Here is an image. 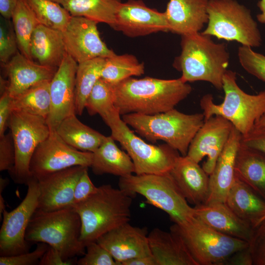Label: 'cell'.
<instances>
[{
    "label": "cell",
    "mask_w": 265,
    "mask_h": 265,
    "mask_svg": "<svg viewBox=\"0 0 265 265\" xmlns=\"http://www.w3.org/2000/svg\"><path fill=\"white\" fill-rule=\"evenodd\" d=\"M78 66V63L67 53L50 81L51 107L46 120L52 130H55L65 118L76 114L75 87Z\"/></svg>",
    "instance_id": "obj_16"
},
{
    "label": "cell",
    "mask_w": 265,
    "mask_h": 265,
    "mask_svg": "<svg viewBox=\"0 0 265 265\" xmlns=\"http://www.w3.org/2000/svg\"><path fill=\"white\" fill-rule=\"evenodd\" d=\"M181 37V53L173 64L182 72L181 79L185 82L207 81L221 90L230 58L225 44L216 43L210 36L200 32Z\"/></svg>",
    "instance_id": "obj_2"
},
{
    "label": "cell",
    "mask_w": 265,
    "mask_h": 265,
    "mask_svg": "<svg viewBox=\"0 0 265 265\" xmlns=\"http://www.w3.org/2000/svg\"><path fill=\"white\" fill-rule=\"evenodd\" d=\"M225 203L253 229L265 217V201L236 176Z\"/></svg>",
    "instance_id": "obj_27"
},
{
    "label": "cell",
    "mask_w": 265,
    "mask_h": 265,
    "mask_svg": "<svg viewBox=\"0 0 265 265\" xmlns=\"http://www.w3.org/2000/svg\"><path fill=\"white\" fill-rule=\"evenodd\" d=\"M48 244L39 242L36 248L32 252L27 251L13 256H0V265H38L41 258L48 249Z\"/></svg>",
    "instance_id": "obj_42"
},
{
    "label": "cell",
    "mask_w": 265,
    "mask_h": 265,
    "mask_svg": "<svg viewBox=\"0 0 265 265\" xmlns=\"http://www.w3.org/2000/svg\"><path fill=\"white\" fill-rule=\"evenodd\" d=\"M106 58L97 57L78 63L76 76L75 113L81 115L87 99L101 78Z\"/></svg>",
    "instance_id": "obj_32"
},
{
    "label": "cell",
    "mask_w": 265,
    "mask_h": 265,
    "mask_svg": "<svg viewBox=\"0 0 265 265\" xmlns=\"http://www.w3.org/2000/svg\"><path fill=\"white\" fill-rule=\"evenodd\" d=\"M12 97L8 90L0 94V137L5 134L8 127V121L12 112Z\"/></svg>",
    "instance_id": "obj_45"
},
{
    "label": "cell",
    "mask_w": 265,
    "mask_h": 265,
    "mask_svg": "<svg viewBox=\"0 0 265 265\" xmlns=\"http://www.w3.org/2000/svg\"><path fill=\"white\" fill-rule=\"evenodd\" d=\"M186 201L195 206L208 199L209 175L199 163L186 156H180L169 172Z\"/></svg>",
    "instance_id": "obj_20"
},
{
    "label": "cell",
    "mask_w": 265,
    "mask_h": 265,
    "mask_svg": "<svg viewBox=\"0 0 265 265\" xmlns=\"http://www.w3.org/2000/svg\"><path fill=\"white\" fill-rule=\"evenodd\" d=\"M241 143L265 154V130L253 129L246 135H242Z\"/></svg>",
    "instance_id": "obj_46"
},
{
    "label": "cell",
    "mask_w": 265,
    "mask_h": 265,
    "mask_svg": "<svg viewBox=\"0 0 265 265\" xmlns=\"http://www.w3.org/2000/svg\"><path fill=\"white\" fill-rule=\"evenodd\" d=\"M232 124L218 115L205 120L191 141L187 156L197 163L206 156L202 168L210 175L230 137Z\"/></svg>",
    "instance_id": "obj_15"
},
{
    "label": "cell",
    "mask_w": 265,
    "mask_h": 265,
    "mask_svg": "<svg viewBox=\"0 0 265 265\" xmlns=\"http://www.w3.org/2000/svg\"><path fill=\"white\" fill-rule=\"evenodd\" d=\"M249 244L253 265H265V217L254 228Z\"/></svg>",
    "instance_id": "obj_41"
},
{
    "label": "cell",
    "mask_w": 265,
    "mask_h": 265,
    "mask_svg": "<svg viewBox=\"0 0 265 265\" xmlns=\"http://www.w3.org/2000/svg\"><path fill=\"white\" fill-rule=\"evenodd\" d=\"M241 137V133L233 127L228 141L209 175L210 192L206 203H225L235 179L236 158Z\"/></svg>",
    "instance_id": "obj_22"
},
{
    "label": "cell",
    "mask_w": 265,
    "mask_h": 265,
    "mask_svg": "<svg viewBox=\"0 0 265 265\" xmlns=\"http://www.w3.org/2000/svg\"><path fill=\"white\" fill-rule=\"evenodd\" d=\"M209 0H169L164 12L169 31L182 35L199 32L209 19Z\"/></svg>",
    "instance_id": "obj_23"
},
{
    "label": "cell",
    "mask_w": 265,
    "mask_h": 265,
    "mask_svg": "<svg viewBox=\"0 0 265 265\" xmlns=\"http://www.w3.org/2000/svg\"><path fill=\"white\" fill-rule=\"evenodd\" d=\"M119 188L130 195L145 197L149 204L161 210L175 224L182 225L194 215L169 172L163 174H131L120 177Z\"/></svg>",
    "instance_id": "obj_7"
},
{
    "label": "cell",
    "mask_w": 265,
    "mask_h": 265,
    "mask_svg": "<svg viewBox=\"0 0 265 265\" xmlns=\"http://www.w3.org/2000/svg\"><path fill=\"white\" fill-rule=\"evenodd\" d=\"M5 210V201L2 197V195H1V193H0V219L1 218V214H2V213Z\"/></svg>",
    "instance_id": "obj_54"
},
{
    "label": "cell",
    "mask_w": 265,
    "mask_h": 265,
    "mask_svg": "<svg viewBox=\"0 0 265 265\" xmlns=\"http://www.w3.org/2000/svg\"><path fill=\"white\" fill-rule=\"evenodd\" d=\"M52 0L57 2V1H59V0Z\"/></svg>",
    "instance_id": "obj_55"
},
{
    "label": "cell",
    "mask_w": 265,
    "mask_h": 265,
    "mask_svg": "<svg viewBox=\"0 0 265 265\" xmlns=\"http://www.w3.org/2000/svg\"><path fill=\"white\" fill-rule=\"evenodd\" d=\"M81 222L72 207L52 211L36 210L27 227L26 239L55 248L65 261L82 256L85 245L80 241Z\"/></svg>",
    "instance_id": "obj_5"
},
{
    "label": "cell",
    "mask_w": 265,
    "mask_h": 265,
    "mask_svg": "<svg viewBox=\"0 0 265 265\" xmlns=\"http://www.w3.org/2000/svg\"><path fill=\"white\" fill-rule=\"evenodd\" d=\"M122 119L147 140L163 141L183 156L205 121L203 113L187 114L175 108L154 115L127 114Z\"/></svg>",
    "instance_id": "obj_4"
},
{
    "label": "cell",
    "mask_w": 265,
    "mask_h": 265,
    "mask_svg": "<svg viewBox=\"0 0 265 265\" xmlns=\"http://www.w3.org/2000/svg\"><path fill=\"white\" fill-rule=\"evenodd\" d=\"M8 180L7 178H0V193H2L6 186L8 184Z\"/></svg>",
    "instance_id": "obj_53"
},
{
    "label": "cell",
    "mask_w": 265,
    "mask_h": 265,
    "mask_svg": "<svg viewBox=\"0 0 265 265\" xmlns=\"http://www.w3.org/2000/svg\"><path fill=\"white\" fill-rule=\"evenodd\" d=\"M225 94L222 103L216 104L212 95H205L200 101L205 120L218 115L230 121L242 135L250 132L265 115V90L257 94L245 92L237 82L236 72L227 70L222 79Z\"/></svg>",
    "instance_id": "obj_6"
},
{
    "label": "cell",
    "mask_w": 265,
    "mask_h": 265,
    "mask_svg": "<svg viewBox=\"0 0 265 265\" xmlns=\"http://www.w3.org/2000/svg\"><path fill=\"white\" fill-rule=\"evenodd\" d=\"M235 175L265 201V154L240 143Z\"/></svg>",
    "instance_id": "obj_28"
},
{
    "label": "cell",
    "mask_w": 265,
    "mask_h": 265,
    "mask_svg": "<svg viewBox=\"0 0 265 265\" xmlns=\"http://www.w3.org/2000/svg\"><path fill=\"white\" fill-rule=\"evenodd\" d=\"M257 6L261 11L257 15V20L262 24H265V0H259Z\"/></svg>",
    "instance_id": "obj_51"
},
{
    "label": "cell",
    "mask_w": 265,
    "mask_h": 265,
    "mask_svg": "<svg viewBox=\"0 0 265 265\" xmlns=\"http://www.w3.org/2000/svg\"><path fill=\"white\" fill-rule=\"evenodd\" d=\"M148 238L157 265H198L175 232L155 228L148 233Z\"/></svg>",
    "instance_id": "obj_25"
},
{
    "label": "cell",
    "mask_w": 265,
    "mask_h": 265,
    "mask_svg": "<svg viewBox=\"0 0 265 265\" xmlns=\"http://www.w3.org/2000/svg\"><path fill=\"white\" fill-rule=\"evenodd\" d=\"M30 52L33 60L58 68L67 53L62 32L38 25L31 36Z\"/></svg>",
    "instance_id": "obj_26"
},
{
    "label": "cell",
    "mask_w": 265,
    "mask_h": 265,
    "mask_svg": "<svg viewBox=\"0 0 265 265\" xmlns=\"http://www.w3.org/2000/svg\"><path fill=\"white\" fill-rule=\"evenodd\" d=\"M93 153L78 150L66 143L55 130L36 148L29 169L38 180L49 174L75 166H91Z\"/></svg>",
    "instance_id": "obj_12"
},
{
    "label": "cell",
    "mask_w": 265,
    "mask_h": 265,
    "mask_svg": "<svg viewBox=\"0 0 265 265\" xmlns=\"http://www.w3.org/2000/svg\"><path fill=\"white\" fill-rule=\"evenodd\" d=\"M132 197L119 188L103 185L88 199L72 206L81 219L80 241L85 245L129 222Z\"/></svg>",
    "instance_id": "obj_3"
},
{
    "label": "cell",
    "mask_w": 265,
    "mask_h": 265,
    "mask_svg": "<svg viewBox=\"0 0 265 265\" xmlns=\"http://www.w3.org/2000/svg\"><path fill=\"white\" fill-rule=\"evenodd\" d=\"M50 81L40 82L13 98L12 111H22L47 119L51 107Z\"/></svg>",
    "instance_id": "obj_33"
},
{
    "label": "cell",
    "mask_w": 265,
    "mask_h": 265,
    "mask_svg": "<svg viewBox=\"0 0 265 265\" xmlns=\"http://www.w3.org/2000/svg\"><path fill=\"white\" fill-rule=\"evenodd\" d=\"M148 235L146 228L127 222L104 234L96 241L122 265L127 260L152 255Z\"/></svg>",
    "instance_id": "obj_19"
},
{
    "label": "cell",
    "mask_w": 265,
    "mask_h": 265,
    "mask_svg": "<svg viewBox=\"0 0 265 265\" xmlns=\"http://www.w3.org/2000/svg\"><path fill=\"white\" fill-rule=\"evenodd\" d=\"M88 169L84 170L76 185L72 206L85 201L98 190V187L95 186L90 178Z\"/></svg>",
    "instance_id": "obj_44"
},
{
    "label": "cell",
    "mask_w": 265,
    "mask_h": 265,
    "mask_svg": "<svg viewBox=\"0 0 265 265\" xmlns=\"http://www.w3.org/2000/svg\"><path fill=\"white\" fill-rule=\"evenodd\" d=\"M181 78L163 80L131 77L114 86V105L120 115H154L175 108L191 92Z\"/></svg>",
    "instance_id": "obj_1"
},
{
    "label": "cell",
    "mask_w": 265,
    "mask_h": 265,
    "mask_svg": "<svg viewBox=\"0 0 265 265\" xmlns=\"http://www.w3.org/2000/svg\"><path fill=\"white\" fill-rule=\"evenodd\" d=\"M40 24L64 31L72 16L60 4L52 0H25Z\"/></svg>",
    "instance_id": "obj_37"
},
{
    "label": "cell",
    "mask_w": 265,
    "mask_h": 265,
    "mask_svg": "<svg viewBox=\"0 0 265 265\" xmlns=\"http://www.w3.org/2000/svg\"><path fill=\"white\" fill-rule=\"evenodd\" d=\"M121 0H59L72 16L83 17L113 28Z\"/></svg>",
    "instance_id": "obj_31"
},
{
    "label": "cell",
    "mask_w": 265,
    "mask_h": 265,
    "mask_svg": "<svg viewBox=\"0 0 265 265\" xmlns=\"http://www.w3.org/2000/svg\"><path fill=\"white\" fill-rule=\"evenodd\" d=\"M27 186L26 194L19 206L10 212L5 209L2 213L0 256L18 255L29 250L26 234L29 221L38 208L39 189L37 181L34 178Z\"/></svg>",
    "instance_id": "obj_13"
},
{
    "label": "cell",
    "mask_w": 265,
    "mask_h": 265,
    "mask_svg": "<svg viewBox=\"0 0 265 265\" xmlns=\"http://www.w3.org/2000/svg\"><path fill=\"white\" fill-rule=\"evenodd\" d=\"M223 265H253L249 245L234 253L224 262Z\"/></svg>",
    "instance_id": "obj_48"
},
{
    "label": "cell",
    "mask_w": 265,
    "mask_h": 265,
    "mask_svg": "<svg viewBox=\"0 0 265 265\" xmlns=\"http://www.w3.org/2000/svg\"><path fill=\"white\" fill-rule=\"evenodd\" d=\"M17 40L13 25L9 21H2L0 26V60L6 64L17 53Z\"/></svg>",
    "instance_id": "obj_40"
},
{
    "label": "cell",
    "mask_w": 265,
    "mask_h": 265,
    "mask_svg": "<svg viewBox=\"0 0 265 265\" xmlns=\"http://www.w3.org/2000/svg\"><path fill=\"white\" fill-rule=\"evenodd\" d=\"M113 29L130 37L169 31L164 12L147 6L141 0H128L121 3Z\"/></svg>",
    "instance_id": "obj_17"
},
{
    "label": "cell",
    "mask_w": 265,
    "mask_h": 265,
    "mask_svg": "<svg viewBox=\"0 0 265 265\" xmlns=\"http://www.w3.org/2000/svg\"><path fill=\"white\" fill-rule=\"evenodd\" d=\"M238 56L247 72L265 82V55L254 52L250 47L241 45L238 48Z\"/></svg>",
    "instance_id": "obj_38"
},
{
    "label": "cell",
    "mask_w": 265,
    "mask_h": 265,
    "mask_svg": "<svg viewBox=\"0 0 265 265\" xmlns=\"http://www.w3.org/2000/svg\"><path fill=\"white\" fill-rule=\"evenodd\" d=\"M91 167L97 175L109 174L119 177L135 172L133 163L127 152L121 150L111 136L93 153Z\"/></svg>",
    "instance_id": "obj_29"
},
{
    "label": "cell",
    "mask_w": 265,
    "mask_h": 265,
    "mask_svg": "<svg viewBox=\"0 0 265 265\" xmlns=\"http://www.w3.org/2000/svg\"><path fill=\"white\" fill-rule=\"evenodd\" d=\"M253 129L257 130H265V115L261 118L255 124Z\"/></svg>",
    "instance_id": "obj_52"
},
{
    "label": "cell",
    "mask_w": 265,
    "mask_h": 265,
    "mask_svg": "<svg viewBox=\"0 0 265 265\" xmlns=\"http://www.w3.org/2000/svg\"><path fill=\"white\" fill-rule=\"evenodd\" d=\"M15 149L10 131L0 137V171L10 172L15 162Z\"/></svg>",
    "instance_id": "obj_43"
},
{
    "label": "cell",
    "mask_w": 265,
    "mask_h": 265,
    "mask_svg": "<svg viewBox=\"0 0 265 265\" xmlns=\"http://www.w3.org/2000/svg\"><path fill=\"white\" fill-rule=\"evenodd\" d=\"M170 229L181 238L198 265H223L234 253L249 245L217 231L194 215L184 224L174 223Z\"/></svg>",
    "instance_id": "obj_8"
},
{
    "label": "cell",
    "mask_w": 265,
    "mask_h": 265,
    "mask_svg": "<svg viewBox=\"0 0 265 265\" xmlns=\"http://www.w3.org/2000/svg\"><path fill=\"white\" fill-rule=\"evenodd\" d=\"M18 0H0V13L6 20L12 19Z\"/></svg>",
    "instance_id": "obj_49"
},
{
    "label": "cell",
    "mask_w": 265,
    "mask_h": 265,
    "mask_svg": "<svg viewBox=\"0 0 265 265\" xmlns=\"http://www.w3.org/2000/svg\"><path fill=\"white\" fill-rule=\"evenodd\" d=\"M143 63H140L137 58L130 54L117 55L106 58L101 79L112 86L133 76H140L144 74Z\"/></svg>",
    "instance_id": "obj_35"
},
{
    "label": "cell",
    "mask_w": 265,
    "mask_h": 265,
    "mask_svg": "<svg viewBox=\"0 0 265 265\" xmlns=\"http://www.w3.org/2000/svg\"><path fill=\"white\" fill-rule=\"evenodd\" d=\"M73 263V259L69 261L64 260L55 248L49 245L48 249L41 258L38 265H71Z\"/></svg>",
    "instance_id": "obj_47"
},
{
    "label": "cell",
    "mask_w": 265,
    "mask_h": 265,
    "mask_svg": "<svg viewBox=\"0 0 265 265\" xmlns=\"http://www.w3.org/2000/svg\"><path fill=\"white\" fill-rule=\"evenodd\" d=\"M12 20L20 53L32 60L30 52L31 36L40 24L25 0H18Z\"/></svg>",
    "instance_id": "obj_36"
},
{
    "label": "cell",
    "mask_w": 265,
    "mask_h": 265,
    "mask_svg": "<svg viewBox=\"0 0 265 265\" xmlns=\"http://www.w3.org/2000/svg\"><path fill=\"white\" fill-rule=\"evenodd\" d=\"M15 149V162L9 172L17 184H27L33 179L30 162L38 145L50 134L46 118L24 111L12 110L8 121Z\"/></svg>",
    "instance_id": "obj_11"
},
{
    "label": "cell",
    "mask_w": 265,
    "mask_h": 265,
    "mask_svg": "<svg viewBox=\"0 0 265 265\" xmlns=\"http://www.w3.org/2000/svg\"><path fill=\"white\" fill-rule=\"evenodd\" d=\"M207 26L202 34L241 45L259 47L262 37L250 9L236 0H209Z\"/></svg>",
    "instance_id": "obj_9"
},
{
    "label": "cell",
    "mask_w": 265,
    "mask_h": 265,
    "mask_svg": "<svg viewBox=\"0 0 265 265\" xmlns=\"http://www.w3.org/2000/svg\"><path fill=\"white\" fill-rule=\"evenodd\" d=\"M55 131L66 143L83 152H94L106 138L105 135L82 123L76 114L63 119Z\"/></svg>",
    "instance_id": "obj_30"
},
{
    "label": "cell",
    "mask_w": 265,
    "mask_h": 265,
    "mask_svg": "<svg viewBox=\"0 0 265 265\" xmlns=\"http://www.w3.org/2000/svg\"><path fill=\"white\" fill-rule=\"evenodd\" d=\"M3 66L12 98L40 82L51 81L57 69L37 63L18 51Z\"/></svg>",
    "instance_id": "obj_21"
},
{
    "label": "cell",
    "mask_w": 265,
    "mask_h": 265,
    "mask_svg": "<svg viewBox=\"0 0 265 265\" xmlns=\"http://www.w3.org/2000/svg\"><path fill=\"white\" fill-rule=\"evenodd\" d=\"M90 115L99 114L108 126L121 115L114 105V86L100 78L91 90L85 105Z\"/></svg>",
    "instance_id": "obj_34"
},
{
    "label": "cell",
    "mask_w": 265,
    "mask_h": 265,
    "mask_svg": "<svg viewBox=\"0 0 265 265\" xmlns=\"http://www.w3.org/2000/svg\"><path fill=\"white\" fill-rule=\"evenodd\" d=\"M84 255L77 261L78 265H120L111 254L96 241L85 245Z\"/></svg>",
    "instance_id": "obj_39"
},
{
    "label": "cell",
    "mask_w": 265,
    "mask_h": 265,
    "mask_svg": "<svg viewBox=\"0 0 265 265\" xmlns=\"http://www.w3.org/2000/svg\"><path fill=\"white\" fill-rule=\"evenodd\" d=\"M194 216L217 231L249 242L253 228L239 218L225 203L214 202L195 206Z\"/></svg>",
    "instance_id": "obj_24"
},
{
    "label": "cell",
    "mask_w": 265,
    "mask_h": 265,
    "mask_svg": "<svg viewBox=\"0 0 265 265\" xmlns=\"http://www.w3.org/2000/svg\"><path fill=\"white\" fill-rule=\"evenodd\" d=\"M108 127L110 136L131 158L135 174L169 172L180 156L178 151L166 143L156 145L146 142L130 129L120 116Z\"/></svg>",
    "instance_id": "obj_10"
},
{
    "label": "cell",
    "mask_w": 265,
    "mask_h": 265,
    "mask_svg": "<svg viewBox=\"0 0 265 265\" xmlns=\"http://www.w3.org/2000/svg\"><path fill=\"white\" fill-rule=\"evenodd\" d=\"M122 265H157V264L155 258L151 255L127 260L123 262Z\"/></svg>",
    "instance_id": "obj_50"
},
{
    "label": "cell",
    "mask_w": 265,
    "mask_h": 265,
    "mask_svg": "<svg viewBox=\"0 0 265 265\" xmlns=\"http://www.w3.org/2000/svg\"><path fill=\"white\" fill-rule=\"evenodd\" d=\"M87 168L75 166L36 179L39 189L37 210L52 211L71 207L76 185Z\"/></svg>",
    "instance_id": "obj_18"
},
{
    "label": "cell",
    "mask_w": 265,
    "mask_h": 265,
    "mask_svg": "<svg viewBox=\"0 0 265 265\" xmlns=\"http://www.w3.org/2000/svg\"><path fill=\"white\" fill-rule=\"evenodd\" d=\"M97 24L83 17L72 16L62 32L67 53L78 63L116 54L101 39Z\"/></svg>",
    "instance_id": "obj_14"
}]
</instances>
